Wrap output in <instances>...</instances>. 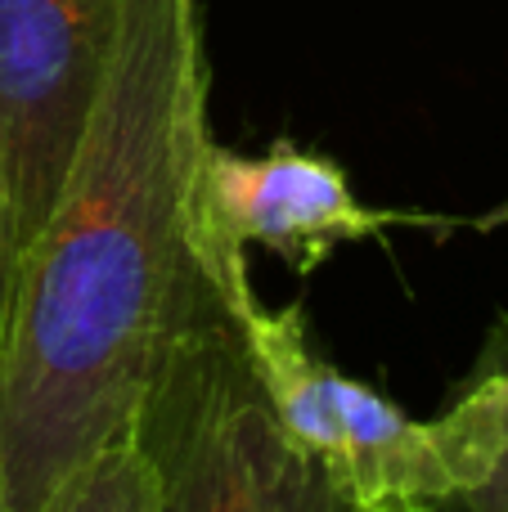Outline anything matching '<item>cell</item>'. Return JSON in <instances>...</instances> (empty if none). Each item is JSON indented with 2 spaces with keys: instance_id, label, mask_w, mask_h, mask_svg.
I'll list each match as a JSON object with an SVG mask.
<instances>
[{
  "instance_id": "obj_1",
  "label": "cell",
  "mask_w": 508,
  "mask_h": 512,
  "mask_svg": "<svg viewBox=\"0 0 508 512\" xmlns=\"http://www.w3.org/2000/svg\"><path fill=\"white\" fill-rule=\"evenodd\" d=\"M198 0H122L72 167L18 252L0 337V495L81 512L131 445L198 256L207 131Z\"/></svg>"
},
{
  "instance_id": "obj_2",
  "label": "cell",
  "mask_w": 508,
  "mask_h": 512,
  "mask_svg": "<svg viewBox=\"0 0 508 512\" xmlns=\"http://www.w3.org/2000/svg\"><path fill=\"white\" fill-rule=\"evenodd\" d=\"M252 297L203 265L189 274L131 432L153 477V512H356L333 472L293 445L261 391L243 337Z\"/></svg>"
},
{
  "instance_id": "obj_3",
  "label": "cell",
  "mask_w": 508,
  "mask_h": 512,
  "mask_svg": "<svg viewBox=\"0 0 508 512\" xmlns=\"http://www.w3.org/2000/svg\"><path fill=\"white\" fill-rule=\"evenodd\" d=\"M122 0H0V149L18 252L72 167L113 54Z\"/></svg>"
},
{
  "instance_id": "obj_4",
  "label": "cell",
  "mask_w": 508,
  "mask_h": 512,
  "mask_svg": "<svg viewBox=\"0 0 508 512\" xmlns=\"http://www.w3.org/2000/svg\"><path fill=\"white\" fill-rule=\"evenodd\" d=\"M396 212H374L356 198L347 171L324 153L275 144L239 153L212 140L194 185V256L225 288H252L248 248H266L297 274H311L342 243H365Z\"/></svg>"
},
{
  "instance_id": "obj_5",
  "label": "cell",
  "mask_w": 508,
  "mask_h": 512,
  "mask_svg": "<svg viewBox=\"0 0 508 512\" xmlns=\"http://www.w3.org/2000/svg\"><path fill=\"white\" fill-rule=\"evenodd\" d=\"M432 423L446 495L432 512H508V315Z\"/></svg>"
},
{
  "instance_id": "obj_6",
  "label": "cell",
  "mask_w": 508,
  "mask_h": 512,
  "mask_svg": "<svg viewBox=\"0 0 508 512\" xmlns=\"http://www.w3.org/2000/svg\"><path fill=\"white\" fill-rule=\"evenodd\" d=\"M81 512H153V477L135 445H126L108 463V472L95 481V490L86 495Z\"/></svg>"
},
{
  "instance_id": "obj_7",
  "label": "cell",
  "mask_w": 508,
  "mask_h": 512,
  "mask_svg": "<svg viewBox=\"0 0 508 512\" xmlns=\"http://www.w3.org/2000/svg\"><path fill=\"white\" fill-rule=\"evenodd\" d=\"M14 274H18V225H14V194H9L5 149H0V337H5L9 297H14Z\"/></svg>"
},
{
  "instance_id": "obj_8",
  "label": "cell",
  "mask_w": 508,
  "mask_h": 512,
  "mask_svg": "<svg viewBox=\"0 0 508 512\" xmlns=\"http://www.w3.org/2000/svg\"><path fill=\"white\" fill-rule=\"evenodd\" d=\"M356 512H432V508H356Z\"/></svg>"
},
{
  "instance_id": "obj_9",
  "label": "cell",
  "mask_w": 508,
  "mask_h": 512,
  "mask_svg": "<svg viewBox=\"0 0 508 512\" xmlns=\"http://www.w3.org/2000/svg\"><path fill=\"white\" fill-rule=\"evenodd\" d=\"M0 512H9V508H5V495H0Z\"/></svg>"
}]
</instances>
